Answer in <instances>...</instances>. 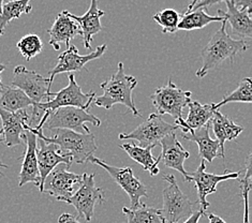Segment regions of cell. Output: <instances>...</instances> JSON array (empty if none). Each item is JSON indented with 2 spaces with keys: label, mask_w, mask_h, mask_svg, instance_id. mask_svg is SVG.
Segmentation results:
<instances>
[{
  "label": "cell",
  "mask_w": 252,
  "mask_h": 223,
  "mask_svg": "<svg viewBox=\"0 0 252 223\" xmlns=\"http://www.w3.org/2000/svg\"><path fill=\"white\" fill-rule=\"evenodd\" d=\"M68 77L69 84L67 87L63 88L61 92L54 93L53 100L45 101L39 105L41 114H44L46 111H51L52 113L57 108L64 106H75L84 108V110H89L95 98V94L83 93L81 86L75 81L73 73H69Z\"/></svg>",
  "instance_id": "8fae6325"
},
{
  "label": "cell",
  "mask_w": 252,
  "mask_h": 223,
  "mask_svg": "<svg viewBox=\"0 0 252 223\" xmlns=\"http://www.w3.org/2000/svg\"><path fill=\"white\" fill-rule=\"evenodd\" d=\"M226 173L222 175L212 174L206 172V164L205 161L202 160L201 164L196 168L194 172H188L190 182L195 184V188L197 191V197H199L200 209L205 210L209 207V202L207 201V196L209 194L215 193L217 191L218 184L226 180H234L238 179L241 172H231L225 171Z\"/></svg>",
  "instance_id": "4fadbf2b"
},
{
  "label": "cell",
  "mask_w": 252,
  "mask_h": 223,
  "mask_svg": "<svg viewBox=\"0 0 252 223\" xmlns=\"http://www.w3.org/2000/svg\"><path fill=\"white\" fill-rule=\"evenodd\" d=\"M201 1H203V0H190V3L188 5V9H187V12H186V13H189V12H191L192 9L194 8V5L197 4L199 2H201Z\"/></svg>",
  "instance_id": "f35d334b"
},
{
  "label": "cell",
  "mask_w": 252,
  "mask_h": 223,
  "mask_svg": "<svg viewBox=\"0 0 252 223\" xmlns=\"http://www.w3.org/2000/svg\"><path fill=\"white\" fill-rule=\"evenodd\" d=\"M47 33L50 34L49 43L55 51L61 50V43H64L65 46H70V42L76 35L82 34L81 28L75 21H73L63 11L56 17L52 28L47 29Z\"/></svg>",
  "instance_id": "d6986e66"
},
{
  "label": "cell",
  "mask_w": 252,
  "mask_h": 223,
  "mask_svg": "<svg viewBox=\"0 0 252 223\" xmlns=\"http://www.w3.org/2000/svg\"><path fill=\"white\" fill-rule=\"evenodd\" d=\"M16 47L22 54V56L29 62L42 52L43 42L38 34L29 33L17 42Z\"/></svg>",
  "instance_id": "4dcf8cb0"
},
{
  "label": "cell",
  "mask_w": 252,
  "mask_h": 223,
  "mask_svg": "<svg viewBox=\"0 0 252 223\" xmlns=\"http://www.w3.org/2000/svg\"><path fill=\"white\" fill-rule=\"evenodd\" d=\"M136 85V78L126 74L124 64L119 63L115 73L100 85L101 89L103 90V95L94 98V105L105 108V110H111L114 105L123 104L127 106L134 116L140 117L142 114L136 108L133 101V95H132Z\"/></svg>",
  "instance_id": "3957f363"
},
{
  "label": "cell",
  "mask_w": 252,
  "mask_h": 223,
  "mask_svg": "<svg viewBox=\"0 0 252 223\" xmlns=\"http://www.w3.org/2000/svg\"><path fill=\"white\" fill-rule=\"evenodd\" d=\"M31 0H11L3 3L2 11L0 14V35L4 32L5 26L16 19H20L22 14H29L32 10Z\"/></svg>",
  "instance_id": "f1b7e54d"
},
{
  "label": "cell",
  "mask_w": 252,
  "mask_h": 223,
  "mask_svg": "<svg viewBox=\"0 0 252 223\" xmlns=\"http://www.w3.org/2000/svg\"><path fill=\"white\" fill-rule=\"evenodd\" d=\"M232 102H243V103H251L252 102V81L250 77H245L238 84L237 88L231 94L226 95L219 103H215V110H219L221 106Z\"/></svg>",
  "instance_id": "f546056e"
},
{
  "label": "cell",
  "mask_w": 252,
  "mask_h": 223,
  "mask_svg": "<svg viewBox=\"0 0 252 223\" xmlns=\"http://www.w3.org/2000/svg\"><path fill=\"white\" fill-rule=\"evenodd\" d=\"M0 118L2 122V135L5 146L14 147L21 145L25 133L24 126L29 123L27 112L25 110L8 112L0 108Z\"/></svg>",
  "instance_id": "e0dca14e"
},
{
  "label": "cell",
  "mask_w": 252,
  "mask_h": 223,
  "mask_svg": "<svg viewBox=\"0 0 252 223\" xmlns=\"http://www.w3.org/2000/svg\"><path fill=\"white\" fill-rule=\"evenodd\" d=\"M123 213L128 223H165L161 210L147 206L146 204H141L135 209L124 207Z\"/></svg>",
  "instance_id": "83f0119b"
},
{
  "label": "cell",
  "mask_w": 252,
  "mask_h": 223,
  "mask_svg": "<svg viewBox=\"0 0 252 223\" xmlns=\"http://www.w3.org/2000/svg\"><path fill=\"white\" fill-rule=\"evenodd\" d=\"M119 148L125 150L130 158L133 161H135L136 163L142 165L144 171L149 172V174L153 175V176H156V175L159 174L160 172L159 162L161 160H160V157L155 158L153 156L152 150L154 149V147L152 146L141 147V146H137L135 143H131V144H123V145H119Z\"/></svg>",
  "instance_id": "cb8c5ba5"
},
{
  "label": "cell",
  "mask_w": 252,
  "mask_h": 223,
  "mask_svg": "<svg viewBox=\"0 0 252 223\" xmlns=\"http://www.w3.org/2000/svg\"><path fill=\"white\" fill-rule=\"evenodd\" d=\"M209 126H211V123L200 129L194 130L192 133L184 134V138L187 141L195 142L199 147V156L202 160L212 163L215 158L220 157V147L219 142L217 140H213L209 135Z\"/></svg>",
  "instance_id": "603a6c76"
},
{
  "label": "cell",
  "mask_w": 252,
  "mask_h": 223,
  "mask_svg": "<svg viewBox=\"0 0 252 223\" xmlns=\"http://www.w3.org/2000/svg\"><path fill=\"white\" fill-rule=\"evenodd\" d=\"M25 129L24 140L26 142V152L24 154V159L20 173L19 187H23L24 185L32 183L37 186L38 188H40L41 177L37 158L38 136L29 129Z\"/></svg>",
  "instance_id": "2e32d148"
},
{
  "label": "cell",
  "mask_w": 252,
  "mask_h": 223,
  "mask_svg": "<svg viewBox=\"0 0 252 223\" xmlns=\"http://www.w3.org/2000/svg\"><path fill=\"white\" fill-rule=\"evenodd\" d=\"M64 13L67 14L72 20L75 21L81 28L82 37L84 39V46L85 49L92 50V41L94 34L99 33L102 30L101 17L104 16V11H102L98 7V0H92L91 7L85 14L82 16H77L75 14L70 13L69 11L64 10Z\"/></svg>",
  "instance_id": "ac0fdd59"
},
{
  "label": "cell",
  "mask_w": 252,
  "mask_h": 223,
  "mask_svg": "<svg viewBox=\"0 0 252 223\" xmlns=\"http://www.w3.org/2000/svg\"><path fill=\"white\" fill-rule=\"evenodd\" d=\"M182 15L174 9H164L153 16L154 21L162 28L163 33H174L177 32L178 23Z\"/></svg>",
  "instance_id": "1f68e13d"
},
{
  "label": "cell",
  "mask_w": 252,
  "mask_h": 223,
  "mask_svg": "<svg viewBox=\"0 0 252 223\" xmlns=\"http://www.w3.org/2000/svg\"><path fill=\"white\" fill-rule=\"evenodd\" d=\"M106 50V44H102L98 46L94 52L87 54V55H80L76 46L70 44L68 49L58 56L57 64L50 71V83L53 84L55 76L61 73H73V72L81 71L89 62L103 56Z\"/></svg>",
  "instance_id": "5bb4252c"
},
{
  "label": "cell",
  "mask_w": 252,
  "mask_h": 223,
  "mask_svg": "<svg viewBox=\"0 0 252 223\" xmlns=\"http://www.w3.org/2000/svg\"><path fill=\"white\" fill-rule=\"evenodd\" d=\"M5 64H0V75H1V73L2 72L5 70ZM2 86H3V84H2V82H1V76H0V89L2 88Z\"/></svg>",
  "instance_id": "ab89813d"
},
{
  "label": "cell",
  "mask_w": 252,
  "mask_h": 223,
  "mask_svg": "<svg viewBox=\"0 0 252 223\" xmlns=\"http://www.w3.org/2000/svg\"><path fill=\"white\" fill-rule=\"evenodd\" d=\"M94 176V174L84 173L79 190L71 195L67 203L74 206L79 218H84L87 222L94 218L95 204L105 202L104 190L95 186Z\"/></svg>",
  "instance_id": "30bf717a"
},
{
  "label": "cell",
  "mask_w": 252,
  "mask_h": 223,
  "mask_svg": "<svg viewBox=\"0 0 252 223\" xmlns=\"http://www.w3.org/2000/svg\"><path fill=\"white\" fill-rule=\"evenodd\" d=\"M11 85L12 87L21 89L33 102L32 114V117H29L28 126H37L43 116L39 111V105L54 97V93L51 92L52 84L50 83L49 77L42 76L35 71L29 70L24 65H17L13 71V80Z\"/></svg>",
  "instance_id": "277c9868"
},
{
  "label": "cell",
  "mask_w": 252,
  "mask_h": 223,
  "mask_svg": "<svg viewBox=\"0 0 252 223\" xmlns=\"http://www.w3.org/2000/svg\"><path fill=\"white\" fill-rule=\"evenodd\" d=\"M221 27L209 40L201 52L202 67L196 71V76L203 78L209 71L219 67L226 59L234 62L238 54L244 53L250 47V40L233 39L226 32V23L221 22Z\"/></svg>",
  "instance_id": "6da1fadb"
},
{
  "label": "cell",
  "mask_w": 252,
  "mask_h": 223,
  "mask_svg": "<svg viewBox=\"0 0 252 223\" xmlns=\"http://www.w3.org/2000/svg\"><path fill=\"white\" fill-rule=\"evenodd\" d=\"M149 99L159 115L167 114L178 120L183 118V110L191 101V93L178 88L170 78L166 85L156 89Z\"/></svg>",
  "instance_id": "9c48e42d"
},
{
  "label": "cell",
  "mask_w": 252,
  "mask_h": 223,
  "mask_svg": "<svg viewBox=\"0 0 252 223\" xmlns=\"http://www.w3.org/2000/svg\"><path fill=\"white\" fill-rule=\"evenodd\" d=\"M167 186L163 189V207L161 215L165 223H178L193 214V204L179 188L173 175H163Z\"/></svg>",
  "instance_id": "8992f818"
},
{
  "label": "cell",
  "mask_w": 252,
  "mask_h": 223,
  "mask_svg": "<svg viewBox=\"0 0 252 223\" xmlns=\"http://www.w3.org/2000/svg\"><path fill=\"white\" fill-rule=\"evenodd\" d=\"M251 1L252 0H234V3H235V5L239 10H247L251 13L252 12Z\"/></svg>",
  "instance_id": "e575fe53"
},
{
  "label": "cell",
  "mask_w": 252,
  "mask_h": 223,
  "mask_svg": "<svg viewBox=\"0 0 252 223\" xmlns=\"http://www.w3.org/2000/svg\"><path fill=\"white\" fill-rule=\"evenodd\" d=\"M86 123L99 127L101 120L89 113L88 110L75 106H64L52 112L43 127L50 131L53 129H68L87 134L91 133V131L86 127Z\"/></svg>",
  "instance_id": "5b68a950"
},
{
  "label": "cell",
  "mask_w": 252,
  "mask_h": 223,
  "mask_svg": "<svg viewBox=\"0 0 252 223\" xmlns=\"http://www.w3.org/2000/svg\"><path fill=\"white\" fill-rule=\"evenodd\" d=\"M24 128H27L44 142L55 144L59 153L77 164L86 163L89 157L94 156L98 149L95 137L93 133L83 134L79 132L68 129H53L52 136H46L43 130H37L26 124Z\"/></svg>",
  "instance_id": "7a4b0ae2"
},
{
  "label": "cell",
  "mask_w": 252,
  "mask_h": 223,
  "mask_svg": "<svg viewBox=\"0 0 252 223\" xmlns=\"http://www.w3.org/2000/svg\"><path fill=\"white\" fill-rule=\"evenodd\" d=\"M68 168L64 163L54 168L44 180L42 193L49 194L57 201L68 203L73 194L75 185H80L82 180V175L69 172Z\"/></svg>",
  "instance_id": "7c38bea8"
},
{
  "label": "cell",
  "mask_w": 252,
  "mask_h": 223,
  "mask_svg": "<svg viewBox=\"0 0 252 223\" xmlns=\"http://www.w3.org/2000/svg\"><path fill=\"white\" fill-rule=\"evenodd\" d=\"M33 102L21 89L3 85L0 89V108L8 112H17L32 106Z\"/></svg>",
  "instance_id": "484cf974"
},
{
  "label": "cell",
  "mask_w": 252,
  "mask_h": 223,
  "mask_svg": "<svg viewBox=\"0 0 252 223\" xmlns=\"http://www.w3.org/2000/svg\"><path fill=\"white\" fill-rule=\"evenodd\" d=\"M58 223H81V222L70 214H63L61 217H59Z\"/></svg>",
  "instance_id": "8d00e7d4"
},
{
  "label": "cell",
  "mask_w": 252,
  "mask_h": 223,
  "mask_svg": "<svg viewBox=\"0 0 252 223\" xmlns=\"http://www.w3.org/2000/svg\"><path fill=\"white\" fill-rule=\"evenodd\" d=\"M178 127L175 124L166 123L159 114H151L146 120L137 126L129 133H121L119 140H133L140 143L141 147L152 146L155 148L160 141L172 132H176Z\"/></svg>",
  "instance_id": "ba28073f"
},
{
  "label": "cell",
  "mask_w": 252,
  "mask_h": 223,
  "mask_svg": "<svg viewBox=\"0 0 252 223\" xmlns=\"http://www.w3.org/2000/svg\"><path fill=\"white\" fill-rule=\"evenodd\" d=\"M225 1H227V0H203V1L195 4L194 8L192 9V11L196 10V9H205V8H208V7H212V5H214L216 3L225 2Z\"/></svg>",
  "instance_id": "836d02e7"
},
{
  "label": "cell",
  "mask_w": 252,
  "mask_h": 223,
  "mask_svg": "<svg viewBox=\"0 0 252 223\" xmlns=\"http://www.w3.org/2000/svg\"><path fill=\"white\" fill-rule=\"evenodd\" d=\"M211 125L213 127L214 133L217 137L220 147V157L224 158V145L227 141H233L242 133L244 128L242 126H238L233 120L223 115L219 110H216L213 114L211 119Z\"/></svg>",
  "instance_id": "7402d4cb"
},
{
  "label": "cell",
  "mask_w": 252,
  "mask_h": 223,
  "mask_svg": "<svg viewBox=\"0 0 252 223\" xmlns=\"http://www.w3.org/2000/svg\"><path fill=\"white\" fill-rule=\"evenodd\" d=\"M204 215H205V212H204V210L202 209L196 210V212H194L190 217H188L184 223H199V220Z\"/></svg>",
  "instance_id": "d590c367"
},
{
  "label": "cell",
  "mask_w": 252,
  "mask_h": 223,
  "mask_svg": "<svg viewBox=\"0 0 252 223\" xmlns=\"http://www.w3.org/2000/svg\"><path fill=\"white\" fill-rule=\"evenodd\" d=\"M223 17L221 16H212L208 15L204 9H196L185 13L182 15L181 21L178 23L177 30H185V32H190V30L202 29L206 27L208 24L215 22H222Z\"/></svg>",
  "instance_id": "4316f807"
},
{
  "label": "cell",
  "mask_w": 252,
  "mask_h": 223,
  "mask_svg": "<svg viewBox=\"0 0 252 223\" xmlns=\"http://www.w3.org/2000/svg\"><path fill=\"white\" fill-rule=\"evenodd\" d=\"M89 163L97 164L110 174V176L113 178L121 188L128 194L130 198V204L132 209H135L140 206L141 198L147 197V188L141 180L134 176V173L131 167H117L107 164L105 161L101 160L97 157L92 156L88 158Z\"/></svg>",
  "instance_id": "52a82bcc"
},
{
  "label": "cell",
  "mask_w": 252,
  "mask_h": 223,
  "mask_svg": "<svg viewBox=\"0 0 252 223\" xmlns=\"http://www.w3.org/2000/svg\"><path fill=\"white\" fill-rule=\"evenodd\" d=\"M160 145L162 147V152L159 157L160 160H163L164 166L179 172L184 176L186 182H190L189 174L184 167L185 161L189 158L190 154L177 140L176 132H172L162 138Z\"/></svg>",
  "instance_id": "9a60e30c"
},
{
  "label": "cell",
  "mask_w": 252,
  "mask_h": 223,
  "mask_svg": "<svg viewBox=\"0 0 252 223\" xmlns=\"http://www.w3.org/2000/svg\"><path fill=\"white\" fill-rule=\"evenodd\" d=\"M227 10L224 12L222 10H218L219 16L223 17L226 24H229L232 32L243 37L244 39L250 40L252 37V21L251 13L247 10H239L234 0H227L225 1Z\"/></svg>",
  "instance_id": "44dd1931"
},
{
  "label": "cell",
  "mask_w": 252,
  "mask_h": 223,
  "mask_svg": "<svg viewBox=\"0 0 252 223\" xmlns=\"http://www.w3.org/2000/svg\"><path fill=\"white\" fill-rule=\"evenodd\" d=\"M2 133H3V131H2V129L0 130V140H1V136H2Z\"/></svg>",
  "instance_id": "7bdbcfd3"
},
{
  "label": "cell",
  "mask_w": 252,
  "mask_h": 223,
  "mask_svg": "<svg viewBox=\"0 0 252 223\" xmlns=\"http://www.w3.org/2000/svg\"><path fill=\"white\" fill-rule=\"evenodd\" d=\"M2 5H3V0H0V14H1V11H2Z\"/></svg>",
  "instance_id": "b9f144b4"
},
{
  "label": "cell",
  "mask_w": 252,
  "mask_h": 223,
  "mask_svg": "<svg viewBox=\"0 0 252 223\" xmlns=\"http://www.w3.org/2000/svg\"><path fill=\"white\" fill-rule=\"evenodd\" d=\"M251 157L248 156L246 160V167L244 170V176L241 178L242 184V196L245 203V215H244V223H249V192L251 190Z\"/></svg>",
  "instance_id": "d6a6232c"
},
{
  "label": "cell",
  "mask_w": 252,
  "mask_h": 223,
  "mask_svg": "<svg viewBox=\"0 0 252 223\" xmlns=\"http://www.w3.org/2000/svg\"><path fill=\"white\" fill-rule=\"evenodd\" d=\"M214 105V102L207 104H202L199 101L192 100L189 102L187 105L189 107L188 117L185 120L188 133H192L194 130L200 129L208 123H211L213 114L216 111Z\"/></svg>",
  "instance_id": "d4e9b609"
},
{
  "label": "cell",
  "mask_w": 252,
  "mask_h": 223,
  "mask_svg": "<svg viewBox=\"0 0 252 223\" xmlns=\"http://www.w3.org/2000/svg\"><path fill=\"white\" fill-rule=\"evenodd\" d=\"M207 218L209 220V223H226L223 219L215 214H207Z\"/></svg>",
  "instance_id": "74e56055"
},
{
  "label": "cell",
  "mask_w": 252,
  "mask_h": 223,
  "mask_svg": "<svg viewBox=\"0 0 252 223\" xmlns=\"http://www.w3.org/2000/svg\"><path fill=\"white\" fill-rule=\"evenodd\" d=\"M1 168H8V165H5V164H3L1 161H0V176L1 177H3L4 175H3V173L1 172Z\"/></svg>",
  "instance_id": "60d3db41"
},
{
  "label": "cell",
  "mask_w": 252,
  "mask_h": 223,
  "mask_svg": "<svg viewBox=\"0 0 252 223\" xmlns=\"http://www.w3.org/2000/svg\"><path fill=\"white\" fill-rule=\"evenodd\" d=\"M40 147L37 150V158H38V166L41 177V184H40V192H42L43 189V184L47 175H49L54 168L61 163L67 164L68 167H70L72 161L68 158V157L63 156L59 153L58 147L55 144L44 142L43 140L39 138Z\"/></svg>",
  "instance_id": "ffe728a7"
}]
</instances>
